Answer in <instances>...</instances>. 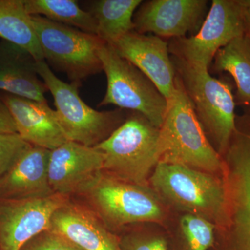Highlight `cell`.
Masks as SVG:
<instances>
[{
    "label": "cell",
    "instance_id": "cell-9",
    "mask_svg": "<svg viewBox=\"0 0 250 250\" xmlns=\"http://www.w3.org/2000/svg\"><path fill=\"white\" fill-rule=\"evenodd\" d=\"M244 34V7L239 0H213L196 34L172 39L169 51L174 58L208 70L217 52Z\"/></svg>",
    "mask_w": 250,
    "mask_h": 250
},
{
    "label": "cell",
    "instance_id": "cell-7",
    "mask_svg": "<svg viewBox=\"0 0 250 250\" xmlns=\"http://www.w3.org/2000/svg\"><path fill=\"white\" fill-rule=\"evenodd\" d=\"M99 56L107 79V88L98 106L115 105L139 113L160 129L167 101L152 81L108 44L102 45Z\"/></svg>",
    "mask_w": 250,
    "mask_h": 250
},
{
    "label": "cell",
    "instance_id": "cell-15",
    "mask_svg": "<svg viewBox=\"0 0 250 250\" xmlns=\"http://www.w3.org/2000/svg\"><path fill=\"white\" fill-rule=\"evenodd\" d=\"M0 99L14 119L18 134L31 146L53 150L67 142L55 110L47 103L1 93Z\"/></svg>",
    "mask_w": 250,
    "mask_h": 250
},
{
    "label": "cell",
    "instance_id": "cell-22",
    "mask_svg": "<svg viewBox=\"0 0 250 250\" xmlns=\"http://www.w3.org/2000/svg\"><path fill=\"white\" fill-rule=\"evenodd\" d=\"M30 16H41L59 23L97 36L95 20L75 0H24Z\"/></svg>",
    "mask_w": 250,
    "mask_h": 250
},
{
    "label": "cell",
    "instance_id": "cell-16",
    "mask_svg": "<svg viewBox=\"0 0 250 250\" xmlns=\"http://www.w3.org/2000/svg\"><path fill=\"white\" fill-rule=\"evenodd\" d=\"M50 150L31 146L10 170L0 177V199L25 200L54 195L49 184Z\"/></svg>",
    "mask_w": 250,
    "mask_h": 250
},
{
    "label": "cell",
    "instance_id": "cell-18",
    "mask_svg": "<svg viewBox=\"0 0 250 250\" xmlns=\"http://www.w3.org/2000/svg\"><path fill=\"white\" fill-rule=\"evenodd\" d=\"M141 0H98L89 11L97 25V36L112 45L123 36L135 31L134 14Z\"/></svg>",
    "mask_w": 250,
    "mask_h": 250
},
{
    "label": "cell",
    "instance_id": "cell-30",
    "mask_svg": "<svg viewBox=\"0 0 250 250\" xmlns=\"http://www.w3.org/2000/svg\"><path fill=\"white\" fill-rule=\"evenodd\" d=\"M248 250H250V248H249V249H248Z\"/></svg>",
    "mask_w": 250,
    "mask_h": 250
},
{
    "label": "cell",
    "instance_id": "cell-28",
    "mask_svg": "<svg viewBox=\"0 0 250 250\" xmlns=\"http://www.w3.org/2000/svg\"><path fill=\"white\" fill-rule=\"evenodd\" d=\"M240 3L242 6L247 8V9H250V0H239Z\"/></svg>",
    "mask_w": 250,
    "mask_h": 250
},
{
    "label": "cell",
    "instance_id": "cell-13",
    "mask_svg": "<svg viewBox=\"0 0 250 250\" xmlns=\"http://www.w3.org/2000/svg\"><path fill=\"white\" fill-rule=\"evenodd\" d=\"M103 154L96 147L67 141L50 150L49 184L54 193L71 198L86 182L103 170Z\"/></svg>",
    "mask_w": 250,
    "mask_h": 250
},
{
    "label": "cell",
    "instance_id": "cell-21",
    "mask_svg": "<svg viewBox=\"0 0 250 250\" xmlns=\"http://www.w3.org/2000/svg\"><path fill=\"white\" fill-rule=\"evenodd\" d=\"M177 214L165 228L167 250H209L214 243V224L197 215Z\"/></svg>",
    "mask_w": 250,
    "mask_h": 250
},
{
    "label": "cell",
    "instance_id": "cell-6",
    "mask_svg": "<svg viewBox=\"0 0 250 250\" xmlns=\"http://www.w3.org/2000/svg\"><path fill=\"white\" fill-rule=\"evenodd\" d=\"M37 72L53 97L56 113L67 141L96 147L121 126L128 115L123 109L98 111L82 100L79 83H67L54 75L45 61L37 62Z\"/></svg>",
    "mask_w": 250,
    "mask_h": 250
},
{
    "label": "cell",
    "instance_id": "cell-3",
    "mask_svg": "<svg viewBox=\"0 0 250 250\" xmlns=\"http://www.w3.org/2000/svg\"><path fill=\"white\" fill-rule=\"evenodd\" d=\"M148 183L173 213L197 215L215 225L223 216L225 190L220 176L159 162Z\"/></svg>",
    "mask_w": 250,
    "mask_h": 250
},
{
    "label": "cell",
    "instance_id": "cell-26",
    "mask_svg": "<svg viewBox=\"0 0 250 250\" xmlns=\"http://www.w3.org/2000/svg\"><path fill=\"white\" fill-rule=\"evenodd\" d=\"M0 134H18L14 119L7 106L0 99Z\"/></svg>",
    "mask_w": 250,
    "mask_h": 250
},
{
    "label": "cell",
    "instance_id": "cell-20",
    "mask_svg": "<svg viewBox=\"0 0 250 250\" xmlns=\"http://www.w3.org/2000/svg\"><path fill=\"white\" fill-rule=\"evenodd\" d=\"M214 70L231 75L236 85V104L250 110V38L244 34L231 41L215 54Z\"/></svg>",
    "mask_w": 250,
    "mask_h": 250
},
{
    "label": "cell",
    "instance_id": "cell-19",
    "mask_svg": "<svg viewBox=\"0 0 250 250\" xmlns=\"http://www.w3.org/2000/svg\"><path fill=\"white\" fill-rule=\"evenodd\" d=\"M0 37L25 49L36 62L45 61L24 0H0Z\"/></svg>",
    "mask_w": 250,
    "mask_h": 250
},
{
    "label": "cell",
    "instance_id": "cell-10",
    "mask_svg": "<svg viewBox=\"0 0 250 250\" xmlns=\"http://www.w3.org/2000/svg\"><path fill=\"white\" fill-rule=\"evenodd\" d=\"M70 197L54 194L44 198L0 199V250H20L49 228L54 212Z\"/></svg>",
    "mask_w": 250,
    "mask_h": 250
},
{
    "label": "cell",
    "instance_id": "cell-25",
    "mask_svg": "<svg viewBox=\"0 0 250 250\" xmlns=\"http://www.w3.org/2000/svg\"><path fill=\"white\" fill-rule=\"evenodd\" d=\"M20 250H83L50 229L31 238Z\"/></svg>",
    "mask_w": 250,
    "mask_h": 250
},
{
    "label": "cell",
    "instance_id": "cell-11",
    "mask_svg": "<svg viewBox=\"0 0 250 250\" xmlns=\"http://www.w3.org/2000/svg\"><path fill=\"white\" fill-rule=\"evenodd\" d=\"M208 1L205 0H152L142 3L134 16L135 31L159 37H186L199 31Z\"/></svg>",
    "mask_w": 250,
    "mask_h": 250
},
{
    "label": "cell",
    "instance_id": "cell-1",
    "mask_svg": "<svg viewBox=\"0 0 250 250\" xmlns=\"http://www.w3.org/2000/svg\"><path fill=\"white\" fill-rule=\"evenodd\" d=\"M90 208L112 232L152 223L164 228L173 213L149 186L125 182L101 170L71 197Z\"/></svg>",
    "mask_w": 250,
    "mask_h": 250
},
{
    "label": "cell",
    "instance_id": "cell-29",
    "mask_svg": "<svg viewBox=\"0 0 250 250\" xmlns=\"http://www.w3.org/2000/svg\"><path fill=\"white\" fill-rule=\"evenodd\" d=\"M247 112H248V113H250V110H248V111H247Z\"/></svg>",
    "mask_w": 250,
    "mask_h": 250
},
{
    "label": "cell",
    "instance_id": "cell-5",
    "mask_svg": "<svg viewBox=\"0 0 250 250\" xmlns=\"http://www.w3.org/2000/svg\"><path fill=\"white\" fill-rule=\"evenodd\" d=\"M171 59L206 136L223 157L236 123L232 85L228 80L212 77L208 70L191 66L173 57Z\"/></svg>",
    "mask_w": 250,
    "mask_h": 250
},
{
    "label": "cell",
    "instance_id": "cell-27",
    "mask_svg": "<svg viewBox=\"0 0 250 250\" xmlns=\"http://www.w3.org/2000/svg\"><path fill=\"white\" fill-rule=\"evenodd\" d=\"M244 21L246 34L250 38V9L246 7H244Z\"/></svg>",
    "mask_w": 250,
    "mask_h": 250
},
{
    "label": "cell",
    "instance_id": "cell-23",
    "mask_svg": "<svg viewBox=\"0 0 250 250\" xmlns=\"http://www.w3.org/2000/svg\"><path fill=\"white\" fill-rule=\"evenodd\" d=\"M118 236L122 250H168L166 229L157 224L131 225Z\"/></svg>",
    "mask_w": 250,
    "mask_h": 250
},
{
    "label": "cell",
    "instance_id": "cell-17",
    "mask_svg": "<svg viewBox=\"0 0 250 250\" xmlns=\"http://www.w3.org/2000/svg\"><path fill=\"white\" fill-rule=\"evenodd\" d=\"M36 62L25 49L3 41L0 44V90L47 103L45 94L48 89L39 79Z\"/></svg>",
    "mask_w": 250,
    "mask_h": 250
},
{
    "label": "cell",
    "instance_id": "cell-14",
    "mask_svg": "<svg viewBox=\"0 0 250 250\" xmlns=\"http://www.w3.org/2000/svg\"><path fill=\"white\" fill-rule=\"evenodd\" d=\"M49 229L83 250H122L119 236L90 208L72 198L54 212Z\"/></svg>",
    "mask_w": 250,
    "mask_h": 250
},
{
    "label": "cell",
    "instance_id": "cell-2",
    "mask_svg": "<svg viewBox=\"0 0 250 250\" xmlns=\"http://www.w3.org/2000/svg\"><path fill=\"white\" fill-rule=\"evenodd\" d=\"M167 101L165 119L160 128L159 162L187 166L222 177L223 157L206 136L177 75L175 88Z\"/></svg>",
    "mask_w": 250,
    "mask_h": 250
},
{
    "label": "cell",
    "instance_id": "cell-24",
    "mask_svg": "<svg viewBox=\"0 0 250 250\" xmlns=\"http://www.w3.org/2000/svg\"><path fill=\"white\" fill-rule=\"evenodd\" d=\"M30 146L18 134H0V177Z\"/></svg>",
    "mask_w": 250,
    "mask_h": 250
},
{
    "label": "cell",
    "instance_id": "cell-8",
    "mask_svg": "<svg viewBox=\"0 0 250 250\" xmlns=\"http://www.w3.org/2000/svg\"><path fill=\"white\" fill-rule=\"evenodd\" d=\"M45 62L66 74L71 82L80 83L103 70L99 50L100 38L53 22L41 16H31Z\"/></svg>",
    "mask_w": 250,
    "mask_h": 250
},
{
    "label": "cell",
    "instance_id": "cell-12",
    "mask_svg": "<svg viewBox=\"0 0 250 250\" xmlns=\"http://www.w3.org/2000/svg\"><path fill=\"white\" fill-rule=\"evenodd\" d=\"M111 46L152 81L167 100L172 96L176 72L167 42L159 36L133 31Z\"/></svg>",
    "mask_w": 250,
    "mask_h": 250
},
{
    "label": "cell",
    "instance_id": "cell-4",
    "mask_svg": "<svg viewBox=\"0 0 250 250\" xmlns=\"http://www.w3.org/2000/svg\"><path fill=\"white\" fill-rule=\"evenodd\" d=\"M96 147L103 154V171L125 182L149 186L161 159L160 129L132 112Z\"/></svg>",
    "mask_w": 250,
    "mask_h": 250
}]
</instances>
